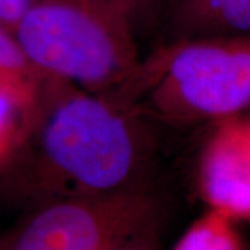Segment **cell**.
<instances>
[{"label":"cell","mask_w":250,"mask_h":250,"mask_svg":"<svg viewBox=\"0 0 250 250\" xmlns=\"http://www.w3.org/2000/svg\"><path fill=\"white\" fill-rule=\"evenodd\" d=\"M31 129L38 132L42 184L62 189V197L136 187L143 138L136 114L111 96L47 77Z\"/></svg>","instance_id":"cell-1"},{"label":"cell","mask_w":250,"mask_h":250,"mask_svg":"<svg viewBox=\"0 0 250 250\" xmlns=\"http://www.w3.org/2000/svg\"><path fill=\"white\" fill-rule=\"evenodd\" d=\"M111 98L172 123L233 116L250 107V36L178 39L141 60Z\"/></svg>","instance_id":"cell-2"},{"label":"cell","mask_w":250,"mask_h":250,"mask_svg":"<svg viewBox=\"0 0 250 250\" xmlns=\"http://www.w3.org/2000/svg\"><path fill=\"white\" fill-rule=\"evenodd\" d=\"M45 77L111 96L136 70L131 24L107 0H31L13 31Z\"/></svg>","instance_id":"cell-3"},{"label":"cell","mask_w":250,"mask_h":250,"mask_svg":"<svg viewBox=\"0 0 250 250\" xmlns=\"http://www.w3.org/2000/svg\"><path fill=\"white\" fill-rule=\"evenodd\" d=\"M156 199L132 187L47 200L0 235V250H116L156 228Z\"/></svg>","instance_id":"cell-4"},{"label":"cell","mask_w":250,"mask_h":250,"mask_svg":"<svg viewBox=\"0 0 250 250\" xmlns=\"http://www.w3.org/2000/svg\"><path fill=\"white\" fill-rule=\"evenodd\" d=\"M202 187L214 210L250 217V141L248 126L227 124L206 150Z\"/></svg>","instance_id":"cell-5"},{"label":"cell","mask_w":250,"mask_h":250,"mask_svg":"<svg viewBox=\"0 0 250 250\" xmlns=\"http://www.w3.org/2000/svg\"><path fill=\"white\" fill-rule=\"evenodd\" d=\"M179 39L250 36V0H175Z\"/></svg>","instance_id":"cell-6"},{"label":"cell","mask_w":250,"mask_h":250,"mask_svg":"<svg viewBox=\"0 0 250 250\" xmlns=\"http://www.w3.org/2000/svg\"><path fill=\"white\" fill-rule=\"evenodd\" d=\"M42 82L0 75V164L25 142L35 121Z\"/></svg>","instance_id":"cell-7"},{"label":"cell","mask_w":250,"mask_h":250,"mask_svg":"<svg viewBox=\"0 0 250 250\" xmlns=\"http://www.w3.org/2000/svg\"><path fill=\"white\" fill-rule=\"evenodd\" d=\"M229 218L221 211L203 217L179 239L174 250H241Z\"/></svg>","instance_id":"cell-8"},{"label":"cell","mask_w":250,"mask_h":250,"mask_svg":"<svg viewBox=\"0 0 250 250\" xmlns=\"http://www.w3.org/2000/svg\"><path fill=\"white\" fill-rule=\"evenodd\" d=\"M0 75L41 82L46 78L28 62L13 32L0 24Z\"/></svg>","instance_id":"cell-9"},{"label":"cell","mask_w":250,"mask_h":250,"mask_svg":"<svg viewBox=\"0 0 250 250\" xmlns=\"http://www.w3.org/2000/svg\"><path fill=\"white\" fill-rule=\"evenodd\" d=\"M29 1L31 0H0V24L13 32L29 6Z\"/></svg>","instance_id":"cell-10"},{"label":"cell","mask_w":250,"mask_h":250,"mask_svg":"<svg viewBox=\"0 0 250 250\" xmlns=\"http://www.w3.org/2000/svg\"><path fill=\"white\" fill-rule=\"evenodd\" d=\"M107 1L131 24L138 10L143 7L147 0H107Z\"/></svg>","instance_id":"cell-11"},{"label":"cell","mask_w":250,"mask_h":250,"mask_svg":"<svg viewBox=\"0 0 250 250\" xmlns=\"http://www.w3.org/2000/svg\"><path fill=\"white\" fill-rule=\"evenodd\" d=\"M116 250H157L156 248V238H154V229L146 232L138 239L126 243L124 246Z\"/></svg>","instance_id":"cell-12"},{"label":"cell","mask_w":250,"mask_h":250,"mask_svg":"<svg viewBox=\"0 0 250 250\" xmlns=\"http://www.w3.org/2000/svg\"><path fill=\"white\" fill-rule=\"evenodd\" d=\"M248 126V134H249V141H250V125H246Z\"/></svg>","instance_id":"cell-13"}]
</instances>
